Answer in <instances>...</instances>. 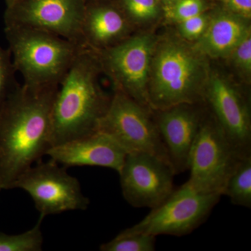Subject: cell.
<instances>
[{
    "instance_id": "obj_6",
    "label": "cell",
    "mask_w": 251,
    "mask_h": 251,
    "mask_svg": "<svg viewBox=\"0 0 251 251\" xmlns=\"http://www.w3.org/2000/svg\"><path fill=\"white\" fill-rule=\"evenodd\" d=\"M151 111L115 90L98 130L109 135L126 153H150L171 164Z\"/></svg>"
},
{
    "instance_id": "obj_25",
    "label": "cell",
    "mask_w": 251,
    "mask_h": 251,
    "mask_svg": "<svg viewBox=\"0 0 251 251\" xmlns=\"http://www.w3.org/2000/svg\"><path fill=\"white\" fill-rule=\"evenodd\" d=\"M223 9L243 18L250 20L251 0H218Z\"/></svg>"
},
{
    "instance_id": "obj_19",
    "label": "cell",
    "mask_w": 251,
    "mask_h": 251,
    "mask_svg": "<svg viewBox=\"0 0 251 251\" xmlns=\"http://www.w3.org/2000/svg\"><path fill=\"white\" fill-rule=\"evenodd\" d=\"M156 249V237L140 232L123 230L118 235L104 243L99 248L101 251H153Z\"/></svg>"
},
{
    "instance_id": "obj_20",
    "label": "cell",
    "mask_w": 251,
    "mask_h": 251,
    "mask_svg": "<svg viewBox=\"0 0 251 251\" xmlns=\"http://www.w3.org/2000/svg\"><path fill=\"white\" fill-rule=\"evenodd\" d=\"M130 23L150 22L160 13L158 0H114Z\"/></svg>"
},
{
    "instance_id": "obj_1",
    "label": "cell",
    "mask_w": 251,
    "mask_h": 251,
    "mask_svg": "<svg viewBox=\"0 0 251 251\" xmlns=\"http://www.w3.org/2000/svg\"><path fill=\"white\" fill-rule=\"evenodd\" d=\"M59 85H19L0 110V188L13 189L23 172L51 148L50 112Z\"/></svg>"
},
{
    "instance_id": "obj_23",
    "label": "cell",
    "mask_w": 251,
    "mask_h": 251,
    "mask_svg": "<svg viewBox=\"0 0 251 251\" xmlns=\"http://www.w3.org/2000/svg\"><path fill=\"white\" fill-rule=\"evenodd\" d=\"M211 14H202L188 18L179 25V32L181 37L190 41H198L204 34L209 24Z\"/></svg>"
},
{
    "instance_id": "obj_17",
    "label": "cell",
    "mask_w": 251,
    "mask_h": 251,
    "mask_svg": "<svg viewBox=\"0 0 251 251\" xmlns=\"http://www.w3.org/2000/svg\"><path fill=\"white\" fill-rule=\"evenodd\" d=\"M223 196L234 205L251 208V156L240 159L225 186Z\"/></svg>"
},
{
    "instance_id": "obj_5",
    "label": "cell",
    "mask_w": 251,
    "mask_h": 251,
    "mask_svg": "<svg viewBox=\"0 0 251 251\" xmlns=\"http://www.w3.org/2000/svg\"><path fill=\"white\" fill-rule=\"evenodd\" d=\"M242 158L214 116H205L190 151V177L186 184L198 193L223 196L229 176Z\"/></svg>"
},
{
    "instance_id": "obj_13",
    "label": "cell",
    "mask_w": 251,
    "mask_h": 251,
    "mask_svg": "<svg viewBox=\"0 0 251 251\" xmlns=\"http://www.w3.org/2000/svg\"><path fill=\"white\" fill-rule=\"evenodd\" d=\"M196 104H180L156 112L157 128L175 174L188 171V158L205 115Z\"/></svg>"
},
{
    "instance_id": "obj_14",
    "label": "cell",
    "mask_w": 251,
    "mask_h": 251,
    "mask_svg": "<svg viewBox=\"0 0 251 251\" xmlns=\"http://www.w3.org/2000/svg\"><path fill=\"white\" fill-rule=\"evenodd\" d=\"M46 155L66 168L102 167L119 173L126 152L109 135L98 130L87 136L52 147Z\"/></svg>"
},
{
    "instance_id": "obj_7",
    "label": "cell",
    "mask_w": 251,
    "mask_h": 251,
    "mask_svg": "<svg viewBox=\"0 0 251 251\" xmlns=\"http://www.w3.org/2000/svg\"><path fill=\"white\" fill-rule=\"evenodd\" d=\"M221 196L198 193L185 183L174 189L164 202L151 209L140 222L124 230L156 237L187 235L204 224Z\"/></svg>"
},
{
    "instance_id": "obj_16",
    "label": "cell",
    "mask_w": 251,
    "mask_h": 251,
    "mask_svg": "<svg viewBox=\"0 0 251 251\" xmlns=\"http://www.w3.org/2000/svg\"><path fill=\"white\" fill-rule=\"evenodd\" d=\"M250 34L249 19L222 9L211 14L206 31L193 46L204 57L225 58Z\"/></svg>"
},
{
    "instance_id": "obj_24",
    "label": "cell",
    "mask_w": 251,
    "mask_h": 251,
    "mask_svg": "<svg viewBox=\"0 0 251 251\" xmlns=\"http://www.w3.org/2000/svg\"><path fill=\"white\" fill-rule=\"evenodd\" d=\"M236 69L249 77L251 74V34L236 47L229 56Z\"/></svg>"
},
{
    "instance_id": "obj_26",
    "label": "cell",
    "mask_w": 251,
    "mask_h": 251,
    "mask_svg": "<svg viewBox=\"0 0 251 251\" xmlns=\"http://www.w3.org/2000/svg\"><path fill=\"white\" fill-rule=\"evenodd\" d=\"M163 4L165 5V6L171 5L176 1V0H161Z\"/></svg>"
},
{
    "instance_id": "obj_22",
    "label": "cell",
    "mask_w": 251,
    "mask_h": 251,
    "mask_svg": "<svg viewBox=\"0 0 251 251\" xmlns=\"http://www.w3.org/2000/svg\"><path fill=\"white\" fill-rule=\"evenodd\" d=\"M206 8V0H176L164 10L167 19L179 23L205 12Z\"/></svg>"
},
{
    "instance_id": "obj_10",
    "label": "cell",
    "mask_w": 251,
    "mask_h": 251,
    "mask_svg": "<svg viewBox=\"0 0 251 251\" xmlns=\"http://www.w3.org/2000/svg\"><path fill=\"white\" fill-rule=\"evenodd\" d=\"M84 0H6L4 25L49 31L84 46L81 34Z\"/></svg>"
},
{
    "instance_id": "obj_18",
    "label": "cell",
    "mask_w": 251,
    "mask_h": 251,
    "mask_svg": "<svg viewBox=\"0 0 251 251\" xmlns=\"http://www.w3.org/2000/svg\"><path fill=\"white\" fill-rule=\"evenodd\" d=\"M44 218L39 217L32 228L19 234H7L0 232V251H41L44 244L41 224Z\"/></svg>"
},
{
    "instance_id": "obj_11",
    "label": "cell",
    "mask_w": 251,
    "mask_h": 251,
    "mask_svg": "<svg viewBox=\"0 0 251 251\" xmlns=\"http://www.w3.org/2000/svg\"><path fill=\"white\" fill-rule=\"evenodd\" d=\"M118 174L124 198L133 207H156L175 189L173 167L150 153H126Z\"/></svg>"
},
{
    "instance_id": "obj_21",
    "label": "cell",
    "mask_w": 251,
    "mask_h": 251,
    "mask_svg": "<svg viewBox=\"0 0 251 251\" xmlns=\"http://www.w3.org/2000/svg\"><path fill=\"white\" fill-rule=\"evenodd\" d=\"M16 73L9 49L0 46V110L20 85L16 81Z\"/></svg>"
},
{
    "instance_id": "obj_8",
    "label": "cell",
    "mask_w": 251,
    "mask_h": 251,
    "mask_svg": "<svg viewBox=\"0 0 251 251\" xmlns=\"http://www.w3.org/2000/svg\"><path fill=\"white\" fill-rule=\"evenodd\" d=\"M67 168L52 159L40 160L18 176L13 188L27 192L44 219L65 211H85L90 200L82 193L80 181Z\"/></svg>"
},
{
    "instance_id": "obj_4",
    "label": "cell",
    "mask_w": 251,
    "mask_h": 251,
    "mask_svg": "<svg viewBox=\"0 0 251 251\" xmlns=\"http://www.w3.org/2000/svg\"><path fill=\"white\" fill-rule=\"evenodd\" d=\"M5 36L16 72L23 84L34 87L59 85L85 48L49 31L5 25Z\"/></svg>"
},
{
    "instance_id": "obj_9",
    "label": "cell",
    "mask_w": 251,
    "mask_h": 251,
    "mask_svg": "<svg viewBox=\"0 0 251 251\" xmlns=\"http://www.w3.org/2000/svg\"><path fill=\"white\" fill-rule=\"evenodd\" d=\"M157 42L153 34H137L128 36L110 49L97 52L103 72L112 79L115 90L151 110L148 83Z\"/></svg>"
},
{
    "instance_id": "obj_27",
    "label": "cell",
    "mask_w": 251,
    "mask_h": 251,
    "mask_svg": "<svg viewBox=\"0 0 251 251\" xmlns=\"http://www.w3.org/2000/svg\"><path fill=\"white\" fill-rule=\"evenodd\" d=\"M84 1H85V4H86V3L90 2V1H96V0H84Z\"/></svg>"
},
{
    "instance_id": "obj_12",
    "label": "cell",
    "mask_w": 251,
    "mask_h": 251,
    "mask_svg": "<svg viewBox=\"0 0 251 251\" xmlns=\"http://www.w3.org/2000/svg\"><path fill=\"white\" fill-rule=\"evenodd\" d=\"M204 100L237 154L251 156L250 108L244 96L232 82L214 74L209 75Z\"/></svg>"
},
{
    "instance_id": "obj_15",
    "label": "cell",
    "mask_w": 251,
    "mask_h": 251,
    "mask_svg": "<svg viewBox=\"0 0 251 251\" xmlns=\"http://www.w3.org/2000/svg\"><path fill=\"white\" fill-rule=\"evenodd\" d=\"M130 23L114 0L86 3L81 34L84 46L100 52L125 40Z\"/></svg>"
},
{
    "instance_id": "obj_28",
    "label": "cell",
    "mask_w": 251,
    "mask_h": 251,
    "mask_svg": "<svg viewBox=\"0 0 251 251\" xmlns=\"http://www.w3.org/2000/svg\"><path fill=\"white\" fill-rule=\"evenodd\" d=\"M1 191V188H0V191Z\"/></svg>"
},
{
    "instance_id": "obj_2",
    "label": "cell",
    "mask_w": 251,
    "mask_h": 251,
    "mask_svg": "<svg viewBox=\"0 0 251 251\" xmlns=\"http://www.w3.org/2000/svg\"><path fill=\"white\" fill-rule=\"evenodd\" d=\"M98 53L85 48L77 54L56 92L50 112L51 148L98 131L111 97L100 87Z\"/></svg>"
},
{
    "instance_id": "obj_3",
    "label": "cell",
    "mask_w": 251,
    "mask_h": 251,
    "mask_svg": "<svg viewBox=\"0 0 251 251\" xmlns=\"http://www.w3.org/2000/svg\"><path fill=\"white\" fill-rule=\"evenodd\" d=\"M209 75L206 57L193 46L173 39L157 42L149 78L150 108L201 103Z\"/></svg>"
}]
</instances>
